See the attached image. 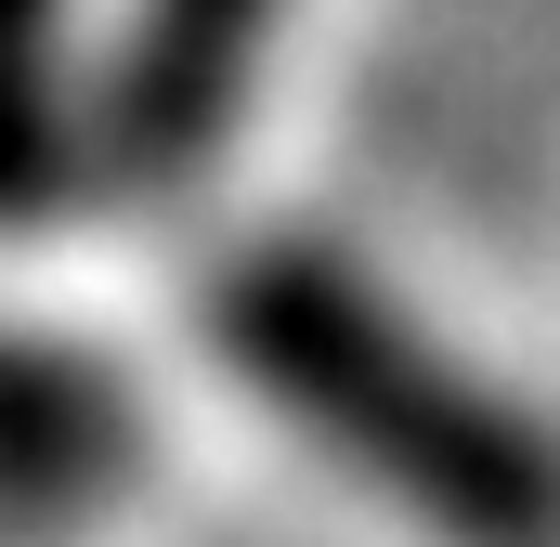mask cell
Wrapping results in <instances>:
<instances>
[{"mask_svg": "<svg viewBox=\"0 0 560 547\" xmlns=\"http://www.w3.org/2000/svg\"><path fill=\"white\" fill-rule=\"evenodd\" d=\"M275 13L287 0H131L118 79H105V156L143 183H196L275 53Z\"/></svg>", "mask_w": 560, "mask_h": 547, "instance_id": "obj_2", "label": "cell"}, {"mask_svg": "<svg viewBox=\"0 0 560 547\" xmlns=\"http://www.w3.org/2000/svg\"><path fill=\"white\" fill-rule=\"evenodd\" d=\"M66 0H0V222L66 196Z\"/></svg>", "mask_w": 560, "mask_h": 547, "instance_id": "obj_4", "label": "cell"}, {"mask_svg": "<svg viewBox=\"0 0 560 547\" xmlns=\"http://www.w3.org/2000/svg\"><path fill=\"white\" fill-rule=\"evenodd\" d=\"M118 443H131V417H118V392L92 365H66V352H39V339L0 326V509H79V496H105Z\"/></svg>", "mask_w": 560, "mask_h": 547, "instance_id": "obj_3", "label": "cell"}, {"mask_svg": "<svg viewBox=\"0 0 560 547\" xmlns=\"http://www.w3.org/2000/svg\"><path fill=\"white\" fill-rule=\"evenodd\" d=\"M222 365L287 405L339 469H365L378 496H405L430 535L456 547H560V443L509 392H482L469 365H443L418 326L339 274L326 248H261L222 274L209 300Z\"/></svg>", "mask_w": 560, "mask_h": 547, "instance_id": "obj_1", "label": "cell"}]
</instances>
